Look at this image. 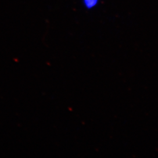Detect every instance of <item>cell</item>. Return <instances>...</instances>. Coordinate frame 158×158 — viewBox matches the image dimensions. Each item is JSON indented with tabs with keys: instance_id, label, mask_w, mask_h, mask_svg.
I'll use <instances>...</instances> for the list:
<instances>
[{
	"instance_id": "6da1fadb",
	"label": "cell",
	"mask_w": 158,
	"mask_h": 158,
	"mask_svg": "<svg viewBox=\"0 0 158 158\" xmlns=\"http://www.w3.org/2000/svg\"><path fill=\"white\" fill-rule=\"evenodd\" d=\"M99 0H83L84 6L87 9H92L98 4Z\"/></svg>"
}]
</instances>
